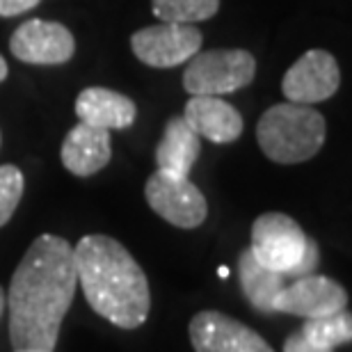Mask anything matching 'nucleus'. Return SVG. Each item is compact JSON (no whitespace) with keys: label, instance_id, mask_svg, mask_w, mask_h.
I'll list each match as a JSON object with an SVG mask.
<instances>
[{"label":"nucleus","instance_id":"11","mask_svg":"<svg viewBox=\"0 0 352 352\" xmlns=\"http://www.w3.org/2000/svg\"><path fill=\"white\" fill-rule=\"evenodd\" d=\"M195 352H274L254 329L222 311H199L190 320Z\"/></svg>","mask_w":352,"mask_h":352},{"label":"nucleus","instance_id":"4","mask_svg":"<svg viewBox=\"0 0 352 352\" xmlns=\"http://www.w3.org/2000/svg\"><path fill=\"white\" fill-rule=\"evenodd\" d=\"M256 76V60L245 48L199 51L188 60L183 89L190 96H222L248 87Z\"/></svg>","mask_w":352,"mask_h":352},{"label":"nucleus","instance_id":"25","mask_svg":"<svg viewBox=\"0 0 352 352\" xmlns=\"http://www.w3.org/2000/svg\"><path fill=\"white\" fill-rule=\"evenodd\" d=\"M16 352H39V350H16Z\"/></svg>","mask_w":352,"mask_h":352},{"label":"nucleus","instance_id":"19","mask_svg":"<svg viewBox=\"0 0 352 352\" xmlns=\"http://www.w3.org/2000/svg\"><path fill=\"white\" fill-rule=\"evenodd\" d=\"M25 179L23 172L14 165H0V227L14 217V210L19 208V201L23 197Z\"/></svg>","mask_w":352,"mask_h":352},{"label":"nucleus","instance_id":"9","mask_svg":"<svg viewBox=\"0 0 352 352\" xmlns=\"http://www.w3.org/2000/svg\"><path fill=\"white\" fill-rule=\"evenodd\" d=\"M10 51L25 65L55 67L74 58L76 39L67 25L58 21H23L10 37Z\"/></svg>","mask_w":352,"mask_h":352},{"label":"nucleus","instance_id":"24","mask_svg":"<svg viewBox=\"0 0 352 352\" xmlns=\"http://www.w3.org/2000/svg\"><path fill=\"white\" fill-rule=\"evenodd\" d=\"M220 277H222V279H227V277H229V270H227V267H220Z\"/></svg>","mask_w":352,"mask_h":352},{"label":"nucleus","instance_id":"10","mask_svg":"<svg viewBox=\"0 0 352 352\" xmlns=\"http://www.w3.org/2000/svg\"><path fill=\"white\" fill-rule=\"evenodd\" d=\"M341 85V69L332 53L314 48L307 51L284 74L281 91L286 101L300 105H314L327 101Z\"/></svg>","mask_w":352,"mask_h":352},{"label":"nucleus","instance_id":"13","mask_svg":"<svg viewBox=\"0 0 352 352\" xmlns=\"http://www.w3.org/2000/svg\"><path fill=\"white\" fill-rule=\"evenodd\" d=\"M60 158L62 165L67 167V172H72L74 176H80V179L94 176L112 158L110 131L94 129V126L80 122L67 133L60 149Z\"/></svg>","mask_w":352,"mask_h":352},{"label":"nucleus","instance_id":"18","mask_svg":"<svg viewBox=\"0 0 352 352\" xmlns=\"http://www.w3.org/2000/svg\"><path fill=\"white\" fill-rule=\"evenodd\" d=\"M153 14L165 23H197L208 21L220 10V0H151Z\"/></svg>","mask_w":352,"mask_h":352},{"label":"nucleus","instance_id":"23","mask_svg":"<svg viewBox=\"0 0 352 352\" xmlns=\"http://www.w3.org/2000/svg\"><path fill=\"white\" fill-rule=\"evenodd\" d=\"M5 307H7V298H5V291H3V286H0V316L5 314Z\"/></svg>","mask_w":352,"mask_h":352},{"label":"nucleus","instance_id":"2","mask_svg":"<svg viewBox=\"0 0 352 352\" xmlns=\"http://www.w3.org/2000/svg\"><path fill=\"white\" fill-rule=\"evenodd\" d=\"M78 284L89 307L122 329H138L149 318L151 291L146 274L112 236H82L74 248Z\"/></svg>","mask_w":352,"mask_h":352},{"label":"nucleus","instance_id":"14","mask_svg":"<svg viewBox=\"0 0 352 352\" xmlns=\"http://www.w3.org/2000/svg\"><path fill=\"white\" fill-rule=\"evenodd\" d=\"M76 115L94 129H131L138 117V105L126 94L105 87H87L76 98Z\"/></svg>","mask_w":352,"mask_h":352},{"label":"nucleus","instance_id":"21","mask_svg":"<svg viewBox=\"0 0 352 352\" xmlns=\"http://www.w3.org/2000/svg\"><path fill=\"white\" fill-rule=\"evenodd\" d=\"M284 352H332V350L314 346V343H311V341H307V339H305V334H302L300 329H298V332H293V334L284 341Z\"/></svg>","mask_w":352,"mask_h":352},{"label":"nucleus","instance_id":"8","mask_svg":"<svg viewBox=\"0 0 352 352\" xmlns=\"http://www.w3.org/2000/svg\"><path fill=\"white\" fill-rule=\"evenodd\" d=\"M346 307V288L322 274H307V277L288 281L272 302L274 314H291L307 320L327 318L343 311Z\"/></svg>","mask_w":352,"mask_h":352},{"label":"nucleus","instance_id":"20","mask_svg":"<svg viewBox=\"0 0 352 352\" xmlns=\"http://www.w3.org/2000/svg\"><path fill=\"white\" fill-rule=\"evenodd\" d=\"M41 0H0V16L10 19V16H21V14L34 10Z\"/></svg>","mask_w":352,"mask_h":352},{"label":"nucleus","instance_id":"7","mask_svg":"<svg viewBox=\"0 0 352 352\" xmlns=\"http://www.w3.org/2000/svg\"><path fill=\"white\" fill-rule=\"evenodd\" d=\"M201 32L192 23H165L146 25L133 32L131 48L133 55L146 67L172 69L192 58L201 48Z\"/></svg>","mask_w":352,"mask_h":352},{"label":"nucleus","instance_id":"17","mask_svg":"<svg viewBox=\"0 0 352 352\" xmlns=\"http://www.w3.org/2000/svg\"><path fill=\"white\" fill-rule=\"evenodd\" d=\"M300 332L305 334L307 341H311L318 348L334 350L339 346H348L352 341V316L343 309V311L327 316V318L307 320Z\"/></svg>","mask_w":352,"mask_h":352},{"label":"nucleus","instance_id":"15","mask_svg":"<svg viewBox=\"0 0 352 352\" xmlns=\"http://www.w3.org/2000/svg\"><path fill=\"white\" fill-rule=\"evenodd\" d=\"M199 153H201L199 135L190 129V124L183 119V115L167 119L165 131L156 146L158 170L176 176H190Z\"/></svg>","mask_w":352,"mask_h":352},{"label":"nucleus","instance_id":"3","mask_svg":"<svg viewBox=\"0 0 352 352\" xmlns=\"http://www.w3.org/2000/svg\"><path fill=\"white\" fill-rule=\"evenodd\" d=\"M327 138L325 117L311 105L277 103L267 108L256 124V142L279 165H298L311 160Z\"/></svg>","mask_w":352,"mask_h":352},{"label":"nucleus","instance_id":"22","mask_svg":"<svg viewBox=\"0 0 352 352\" xmlns=\"http://www.w3.org/2000/svg\"><path fill=\"white\" fill-rule=\"evenodd\" d=\"M7 74H10V69H7L5 58H3V55H0V82H3V80L7 78Z\"/></svg>","mask_w":352,"mask_h":352},{"label":"nucleus","instance_id":"5","mask_svg":"<svg viewBox=\"0 0 352 352\" xmlns=\"http://www.w3.org/2000/svg\"><path fill=\"white\" fill-rule=\"evenodd\" d=\"M146 204L156 215L179 229L201 227L208 215V201L188 176L156 170L144 186Z\"/></svg>","mask_w":352,"mask_h":352},{"label":"nucleus","instance_id":"12","mask_svg":"<svg viewBox=\"0 0 352 352\" xmlns=\"http://www.w3.org/2000/svg\"><path fill=\"white\" fill-rule=\"evenodd\" d=\"M183 119L199 138L213 144H231L243 135L245 122L234 105L220 96H192L186 103Z\"/></svg>","mask_w":352,"mask_h":352},{"label":"nucleus","instance_id":"16","mask_svg":"<svg viewBox=\"0 0 352 352\" xmlns=\"http://www.w3.org/2000/svg\"><path fill=\"white\" fill-rule=\"evenodd\" d=\"M238 279H241V288L248 302L261 314H274L272 302L288 284L284 272H274L258 263L250 248L243 250L238 256Z\"/></svg>","mask_w":352,"mask_h":352},{"label":"nucleus","instance_id":"1","mask_svg":"<svg viewBox=\"0 0 352 352\" xmlns=\"http://www.w3.org/2000/svg\"><path fill=\"white\" fill-rule=\"evenodd\" d=\"M76 286L78 274L69 241L53 234L34 238L14 270L5 295L14 350H55Z\"/></svg>","mask_w":352,"mask_h":352},{"label":"nucleus","instance_id":"6","mask_svg":"<svg viewBox=\"0 0 352 352\" xmlns=\"http://www.w3.org/2000/svg\"><path fill=\"white\" fill-rule=\"evenodd\" d=\"M309 236L286 213H263L252 224V245L256 261L274 272H284L286 279L307 250Z\"/></svg>","mask_w":352,"mask_h":352}]
</instances>
